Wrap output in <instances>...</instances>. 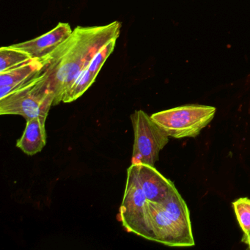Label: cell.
I'll return each instance as SVG.
<instances>
[{"mask_svg": "<svg viewBox=\"0 0 250 250\" xmlns=\"http://www.w3.org/2000/svg\"><path fill=\"white\" fill-rule=\"evenodd\" d=\"M132 165L147 201L162 203L175 188L173 183L162 175L154 166L146 164Z\"/></svg>", "mask_w": 250, "mask_h": 250, "instance_id": "obj_7", "label": "cell"}, {"mask_svg": "<svg viewBox=\"0 0 250 250\" xmlns=\"http://www.w3.org/2000/svg\"><path fill=\"white\" fill-rule=\"evenodd\" d=\"M216 108L189 104L161 111L150 115L169 137L175 139L195 137L213 119Z\"/></svg>", "mask_w": 250, "mask_h": 250, "instance_id": "obj_4", "label": "cell"}, {"mask_svg": "<svg viewBox=\"0 0 250 250\" xmlns=\"http://www.w3.org/2000/svg\"><path fill=\"white\" fill-rule=\"evenodd\" d=\"M54 102V93L39 71L0 99V115H20L26 121L47 118Z\"/></svg>", "mask_w": 250, "mask_h": 250, "instance_id": "obj_3", "label": "cell"}, {"mask_svg": "<svg viewBox=\"0 0 250 250\" xmlns=\"http://www.w3.org/2000/svg\"><path fill=\"white\" fill-rule=\"evenodd\" d=\"M238 223L244 233L250 231V200L241 197L232 203Z\"/></svg>", "mask_w": 250, "mask_h": 250, "instance_id": "obj_14", "label": "cell"}, {"mask_svg": "<svg viewBox=\"0 0 250 250\" xmlns=\"http://www.w3.org/2000/svg\"><path fill=\"white\" fill-rule=\"evenodd\" d=\"M153 241L169 247L194 245L189 210L181 196H170L162 203L148 201Z\"/></svg>", "mask_w": 250, "mask_h": 250, "instance_id": "obj_2", "label": "cell"}, {"mask_svg": "<svg viewBox=\"0 0 250 250\" xmlns=\"http://www.w3.org/2000/svg\"><path fill=\"white\" fill-rule=\"evenodd\" d=\"M121 27L118 21L106 25L78 26L66 40L40 58L43 64L40 73L54 93V106L62 102L65 91L96 52L109 41L119 38Z\"/></svg>", "mask_w": 250, "mask_h": 250, "instance_id": "obj_1", "label": "cell"}, {"mask_svg": "<svg viewBox=\"0 0 250 250\" xmlns=\"http://www.w3.org/2000/svg\"><path fill=\"white\" fill-rule=\"evenodd\" d=\"M32 58L24 51L9 46H2L0 49V73L12 69L31 60Z\"/></svg>", "mask_w": 250, "mask_h": 250, "instance_id": "obj_12", "label": "cell"}, {"mask_svg": "<svg viewBox=\"0 0 250 250\" xmlns=\"http://www.w3.org/2000/svg\"><path fill=\"white\" fill-rule=\"evenodd\" d=\"M118 219L128 232L153 241L148 216V201L131 165L127 169L126 184Z\"/></svg>", "mask_w": 250, "mask_h": 250, "instance_id": "obj_5", "label": "cell"}, {"mask_svg": "<svg viewBox=\"0 0 250 250\" xmlns=\"http://www.w3.org/2000/svg\"><path fill=\"white\" fill-rule=\"evenodd\" d=\"M117 41L118 39H112L109 41L107 43L102 46L94 55L90 63L87 65V68L89 71L93 74V75L97 77L99 74V71L102 69L103 67L104 64L106 62V60L108 59L111 54L113 52L115 49V46H116Z\"/></svg>", "mask_w": 250, "mask_h": 250, "instance_id": "obj_13", "label": "cell"}, {"mask_svg": "<svg viewBox=\"0 0 250 250\" xmlns=\"http://www.w3.org/2000/svg\"><path fill=\"white\" fill-rule=\"evenodd\" d=\"M46 118L37 117L27 121L25 129L17 141V147L28 156L37 154L46 144Z\"/></svg>", "mask_w": 250, "mask_h": 250, "instance_id": "obj_9", "label": "cell"}, {"mask_svg": "<svg viewBox=\"0 0 250 250\" xmlns=\"http://www.w3.org/2000/svg\"><path fill=\"white\" fill-rule=\"evenodd\" d=\"M73 30L68 23L60 22L50 31L33 40L13 44L14 47L27 52L32 58H41L49 54L66 40Z\"/></svg>", "mask_w": 250, "mask_h": 250, "instance_id": "obj_8", "label": "cell"}, {"mask_svg": "<svg viewBox=\"0 0 250 250\" xmlns=\"http://www.w3.org/2000/svg\"><path fill=\"white\" fill-rule=\"evenodd\" d=\"M43 67L40 58L30 61L12 69L0 73V99L5 97L13 89L37 74Z\"/></svg>", "mask_w": 250, "mask_h": 250, "instance_id": "obj_10", "label": "cell"}, {"mask_svg": "<svg viewBox=\"0 0 250 250\" xmlns=\"http://www.w3.org/2000/svg\"><path fill=\"white\" fill-rule=\"evenodd\" d=\"M242 242L248 245L249 248L250 249V231L247 233H244L242 238Z\"/></svg>", "mask_w": 250, "mask_h": 250, "instance_id": "obj_15", "label": "cell"}, {"mask_svg": "<svg viewBox=\"0 0 250 250\" xmlns=\"http://www.w3.org/2000/svg\"><path fill=\"white\" fill-rule=\"evenodd\" d=\"M131 121L134 134L131 165L154 166L159 153L169 142V135L144 111H135Z\"/></svg>", "mask_w": 250, "mask_h": 250, "instance_id": "obj_6", "label": "cell"}, {"mask_svg": "<svg viewBox=\"0 0 250 250\" xmlns=\"http://www.w3.org/2000/svg\"><path fill=\"white\" fill-rule=\"evenodd\" d=\"M96 76L93 75L89 71L87 66L84 68L77 76L72 84L68 90L65 91L62 102L70 103L81 97L94 83L96 79Z\"/></svg>", "mask_w": 250, "mask_h": 250, "instance_id": "obj_11", "label": "cell"}]
</instances>
